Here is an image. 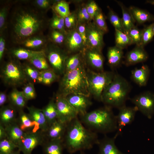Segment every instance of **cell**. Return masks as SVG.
I'll list each match as a JSON object with an SVG mask.
<instances>
[{"label":"cell","instance_id":"cell-1","mask_svg":"<svg viewBox=\"0 0 154 154\" xmlns=\"http://www.w3.org/2000/svg\"><path fill=\"white\" fill-rule=\"evenodd\" d=\"M42 13L26 6L17 8L11 20V35L14 42L21 44L27 39L38 35L46 24Z\"/></svg>","mask_w":154,"mask_h":154},{"label":"cell","instance_id":"cell-2","mask_svg":"<svg viewBox=\"0 0 154 154\" xmlns=\"http://www.w3.org/2000/svg\"><path fill=\"white\" fill-rule=\"evenodd\" d=\"M99 140L97 133L84 127L77 117L67 124L62 142L68 151L73 154L92 148Z\"/></svg>","mask_w":154,"mask_h":154},{"label":"cell","instance_id":"cell-3","mask_svg":"<svg viewBox=\"0 0 154 154\" xmlns=\"http://www.w3.org/2000/svg\"><path fill=\"white\" fill-rule=\"evenodd\" d=\"M107 106L80 116V120L86 127L97 133L106 134L117 131L116 116Z\"/></svg>","mask_w":154,"mask_h":154},{"label":"cell","instance_id":"cell-4","mask_svg":"<svg viewBox=\"0 0 154 154\" xmlns=\"http://www.w3.org/2000/svg\"><path fill=\"white\" fill-rule=\"evenodd\" d=\"M85 63L75 70L64 73L60 82L58 95L65 97L72 94L90 96Z\"/></svg>","mask_w":154,"mask_h":154},{"label":"cell","instance_id":"cell-5","mask_svg":"<svg viewBox=\"0 0 154 154\" xmlns=\"http://www.w3.org/2000/svg\"><path fill=\"white\" fill-rule=\"evenodd\" d=\"M131 89V85L125 78L115 74L112 80L102 93L101 102L105 106L119 109L125 105Z\"/></svg>","mask_w":154,"mask_h":154},{"label":"cell","instance_id":"cell-6","mask_svg":"<svg viewBox=\"0 0 154 154\" xmlns=\"http://www.w3.org/2000/svg\"><path fill=\"white\" fill-rule=\"evenodd\" d=\"M86 72L90 95L101 102L102 93L112 80L115 74L112 72H96L88 69Z\"/></svg>","mask_w":154,"mask_h":154},{"label":"cell","instance_id":"cell-7","mask_svg":"<svg viewBox=\"0 0 154 154\" xmlns=\"http://www.w3.org/2000/svg\"><path fill=\"white\" fill-rule=\"evenodd\" d=\"M1 75L5 84L10 86L21 85L26 81L27 79L23 67L15 60H10L5 64Z\"/></svg>","mask_w":154,"mask_h":154},{"label":"cell","instance_id":"cell-8","mask_svg":"<svg viewBox=\"0 0 154 154\" xmlns=\"http://www.w3.org/2000/svg\"><path fill=\"white\" fill-rule=\"evenodd\" d=\"M47 45L44 51L52 70L57 75L64 74L65 71V62L68 56L65 51L56 45Z\"/></svg>","mask_w":154,"mask_h":154},{"label":"cell","instance_id":"cell-9","mask_svg":"<svg viewBox=\"0 0 154 154\" xmlns=\"http://www.w3.org/2000/svg\"><path fill=\"white\" fill-rule=\"evenodd\" d=\"M132 103L143 115L151 119L154 114V93L150 91L142 92L130 99Z\"/></svg>","mask_w":154,"mask_h":154},{"label":"cell","instance_id":"cell-10","mask_svg":"<svg viewBox=\"0 0 154 154\" xmlns=\"http://www.w3.org/2000/svg\"><path fill=\"white\" fill-rule=\"evenodd\" d=\"M43 133L40 130L26 132L18 145V149L23 154H31L34 149L44 143Z\"/></svg>","mask_w":154,"mask_h":154},{"label":"cell","instance_id":"cell-11","mask_svg":"<svg viewBox=\"0 0 154 154\" xmlns=\"http://www.w3.org/2000/svg\"><path fill=\"white\" fill-rule=\"evenodd\" d=\"M55 102L58 112V120L67 124L77 117V112L65 97L58 94Z\"/></svg>","mask_w":154,"mask_h":154},{"label":"cell","instance_id":"cell-12","mask_svg":"<svg viewBox=\"0 0 154 154\" xmlns=\"http://www.w3.org/2000/svg\"><path fill=\"white\" fill-rule=\"evenodd\" d=\"M87 38L86 47L102 51L104 46L103 36L105 33L92 21L86 24Z\"/></svg>","mask_w":154,"mask_h":154},{"label":"cell","instance_id":"cell-13","mask_svg":"<svg viewBox=\"0 0 154 154\" xmlns=\"http://www.w3.org/2000/svg\"><path fill=\"white\" fill-rule=\"evenodd\" d=\"M118 109L119 112L116 116L117 129V132L114 136L116 138L121 134L123 128L133 121L136 113L138 111L135 106L130 107L127 106L125 105Z\"/></svg>","mask_w":154,"mask_h":154},{"label":"cell","instance_id":"cell-14","mask_svg":"<svg viewBox=\"0 0 154 154\" xmlns=\"http://www.w3.org/2000/svg\"><path fill=\"white\" fill-rule=\"evenodd\" d=\"M64 43L69 53L82 52L86 47L76 28L67 31Z\"/></svg>","mask_w":154,"mask_h":154},{"label":"cell","instance_id":"cell-15","mask_svg":"<svg viewBox=\"0 0 154 154\" xmlns=\"http://www.w3.org/2000/svg\"><path fill=\"white\" fill-rule=\"evenodd\" d=\"M83 52L85 62L99 72L104 71V58L102 51L85 47Z\"/></svg>","mask_w":154,"mask_h":154},{"label":"cell","instance_id":"cell-16","mask_svg":"<svg viewBox=\"0 0 154 154\" xmlns=\"http://www.w3.org/2000/svg\"><path fill=\"white\" fill-rule=\"evenodd\" d=\"M89 97L81 94H72L65 98L80 116L87 112V109L92 104Z\"/></svg>","mask_w":154,"mask_h":154},{"label":"cell","instance_id":"cell-17","mask_svg":"<svg viewBox=\"0 0 154 154\" xmlns=\"http://www.w3.org/2000/svg\"><path fill=\"white\" fill-rule=\"evenodd\" d=\"M148 58V55L141 46H137L126 54L124 61L125 64L127 66L134 65L144 62Z\"/></svg>","mask_w":154,"mask_h":154},{"label":"cell","instance_id":"cell-18","mask_svg":"<svg viewBox=\"0 0 154 154\" xmlns=\"http://www.w3.org/2000/svg\"><path fill=\"white\" fill-rule=\"evenodd\" d=\"M116 138H112L105 135L104 137L99 140L98 145L99 146L98 154H126L120 151L115 144Z\"/></svg>","mask_w":154,"mask_h":154},{"label":"cell","instance_id":"cell-19","mask_svg":"<svg viewBox=\"0 0 154 154\" xmlns=\"http://www.w3.org/2000/svg\"><path fill=\"white\" fill-rule=\"evenodd\" d=\"M29 114L39 129L45 133L47 131L49 126L42 109L34 107H27Z\"/></svg>","mask_w":154,"mask_h":154},{"label":"cell","instance_id":"cell-20","mask_svg":"<svg viewBox=\"0 0 154 154\" xmlns=\"http://www.w3.org/2000/svg\"><path fill=\"white\" fill-rule=\"evenodd\" d=\"M67 124L58 120L50 126L45 133L48 140H62L64 135Z\"/></svg>","mask_w":154,"mask_h":154},{"label":"cell","instance_id":"cell-21","mask_svg":"<svg viewBox=\"0 0 154 154\" xmlns=\"http://www.w3.org/2000/svg\"><path fill=\"white\" fill-rule=\"evenodd\" d=\"M150 74V70L146 65H143L140 68H135L131 72L132 80L139 86H145L148 82Z\"/></svg>","mask_w":154,"mask_h":154},{"label":"cell","instance_id":"cell-22","mask_svg":"<svg viewBox=\"0 0 154 154\" xmlns=\"http://www.w3.org/2000/svg\"><path fill=\"white\" fill-rule=\"evenodd\" d=\"M17 121L10 123L5 127L7 134V138L18 146L26 132L20 128Z\"/></svg>","mask_w":154,"mask_h":154},{"label":"cell","instance_id":"cell-23","mask_svg":"<svg viewBox=\"0 0 154 154\" xmlns=\"http://www.w3.org/2000/svg\"><path fill=\"white\" fill-rule=\"evenodd\" d=\"M123 54V49L116 46L109 47L107 53L109 66L114 68L118 67L122 62Z\"/></svg>","mask_w":154,"mask_h":154},{"label":"cell","instance_id":"cell-24","mask_svg":"<svg viewBox=\"0 0 154 154\" xmlns=\"http://www.w3.org/2000/svg\"><path fill=\"white\" fill-rule=\"evenodd\" d=\"M129 9L135 22L139 24L154 20V16L146 11L134 6H131Z\"/></svg>","mask_w":154,"mask_h":154},{"label":"cell","instance_id":"cell-25","mask_svg":"<svg viewBox=\"0 0 154 154\" xmlns=\"http://www.w3.org/2000/svg\"><path fill=\"white\" fill-rule=\"evenodd\" d=\"M85 62L83 51L68 56L65 62V72L75 70Z\"/></svg>","mask_w":154,"mask_h":154},{"label":"cell","instance_id":"cell-26","mask_svg":"<svg viewBox=\"0 0 154 154\" xmlns=\"http://www.w3.org/2000/svg\"><path fill=\"white\" fill-rule=\"evenodd\" d=\"M117 2L121 9L122 17L121 19L122 25L125 33L127 34L132 28L134 27L135 21L129 8L126 7L123 4L119 1Z\"/></svg>","mask_w":154,"mask_h":154},{"label":"cell","instance_id":"cell-27","mask_svg":"<svg viewBox=\"0 0 154 154\" xmlns=\"http://www.w3.org/2000/svg\"><path fill=\"white\" fill-rule=\"evenodd\" d=\"M15 110L10 106L2 107L0 112V124L4 127L17 121Z\"/></svg>","mask_w":154,"mask_h":154},{"label":"cell","instance_id":"cell-28","mask_svg":"<svg viewBox=\"0 0 154 154\" xmlns=\"http://www.w3.org/2000/svg\"><path fill=\"white\" fill-rule=\"evenodd\" d=\"M42 110L49 126L58 120V112L54 99H51Z\"/></svg>","mask_w":154,"mask_h":154},{"label":"cell","instance_id":"cell-29","mask_svg":"<svg viewBox=\"0 0 154 154\" xmlns=\"http://www.w3.org/2000/svg\"><path fill=\"white\" fill-rule=\"evenodd\" d=\"M11 53L17 59L28 60L36 55L45 54L43 50H35L23 48L14 49L11 51Z\"/></svg>","mask_w":154,"mask_h":154},{"label":"cell","instance_id":"cell-30","mask_svg":"<svg viewBox=\"0 0 154 154\" xmlns=\"http://www.w3.org/2000/svg\"><path fill=\"white\" fill-rule=\"evenodd\" d=\"M18 123L20 128L25 132L28 131V130L32 129L34 131H36L35 129L36 130L39 129L29 114L22 111L19 114Z\"/></svg>","mask_w":154,"mask_h":154},{"label":"cell","instance_id":"cell-31","mask_svg":"<svg viewBox=\"0 0 154 154\" xmlns=\"http://www.w3.org/2000/svg\"><path fill=\"white\" fill-rule=\"evenodd\" d=\"M47 44L46 38L38 35L27 39L21 44L25 48L30 50L40 48Z\"/></svg>","mask_w":154,"mask_h":154},{"label":"cell","instance_id":"cell-32","mask_svg":"<svg viewBox=\"0 0 154 154\" xmlns=\"http://www.w3.org/2000/svg\"><path fill=\"white\" fill-rule=\"evenodd\" d=\"M62 140H48L45 143L44 151L45 154H62Z\"/></svg>","mask_w":154,"mask_h":154},{"label":"cell","instance_id":"cell-33","mask_svg":"<svg viewBox=\"0 0 154 154\" xmlns=\"http://www.w3.org/2000/svg\"><path fill=\"white\" fill-rule=\"evenodd\" d=\"M9 98L13 105L18 108H23L26 105L27 100L22 91L13 89L10 93Z\"/></svg>","mask_w":154,"mask_h":154},{"label":"cell","instance_id":"cell-34","mask_svg":"<svg viewBox=\"0 0 154 154\" xmlns=\"http://www.w3.org/2000/svg\"><path fill=\"white\" fill-rule=\"evenodd\" d=\"M115 31V46L123 50L133 44L127 34L116 29Z\"/></svg>","mask_w":154,"mask_h":154},{"label":"cell","instance_id":"cell-35","mask_svg":"<svg viewBox=\"0 0 154 154\" xmlns=\"http://www.w3.org/2000/svg\"><path fill=\"white\" fill-rule=\"evenodd\" d=\"M53 3V10L58 15L64 18L71 13L68 2L64 1H55Z\"/></svg>","mask_w":154,"mask_h":154},{"label":"cell","instance_id":"cell-36","mask_svg":"<svg viewBox=\"0 0 154 154\" xmlns=\"http://www.w3.org/2000/svg\"><path fill=\"white\" fill-rule=\"evenodd\" d=\"M58 78V75L52 70L49 69L40 71L37 82L45 85H49L55 81Z\"/></svg>","mask_w":154,"mask_h":154},{"label":"cell","instance_id":"cell-37","mask_svg":"<svg viewBox=\"0 0 154 154\" xmlns=\"http://www.w3.org/2000/svg\"><path fill=\"white\" fill-rule=\"evenodd\" d=\"M28 60L33 66L37 69L42 70L49 69V64L45 54L36 55Z\"/></svg>","mask_w":154,"mask_h":154},{"label":"cell","instance_id":"cell-38","mask_svg":"<svg viewBox=\"0 0 154 154\" xmlns=\"http://www.w3.org/2000/svg\"><path fill=\"white\" fill-rule=\"evenodd\" d=\"M49 24L52 29L58 30L66 34L67 31L65 26L64 18L58 15L54 11L53 16L49 21Z\"/></svg>","mask_w":154,"mask_h":154},{"label":"cell","instance_id":"cell-39","mask_svg":"<svg viewBox=\"0 0 154 154\" xmlns=\"http://www.w3.org/2000/svg\"><path fill=\"white\" fill-rule=\"evenodd\" d=\"M75 12L78 23L86 24L92 21L87 11L86 4L81 5Z\"/></svg>","mask_w":154,"mask_h":154},{"label":"cell","instance_id":"cell-40","mask_svg":"<svg viewBox=\"0 0 154 154\" xmlns=\"http://www.w3.org/2000/svg\"><path fill=\"white\" fill-rule=\"evenodd\" d=\"M16 148L18 146L7 138L0 140V154H9Z\"/></svg>","mask_w":154,"mask_h":154},{"label":"cell","instance_id":"cell-41","mask_svg":"<svg viewBox=\"0 0 154 154\" xmlns=\"http://www.w3.org/2000/svg\"><path fill=\"white\" fill-rule=\"evenodd\" d=\"M108 17L111 24L116 29L125 33L124 31L121 22V19L112 10L109 9Z\"/></svg>","mask_w":154,"mask_h":154},{"label":"cell","instance_id":"cell-42","mask_svg":"<svg viewBox=\"0 0 154 154\" xmlns=\"http://www.w3.org/2000/svg\"><path fill=\"white\" fill-rule=\"evenodd\" d=\"M127 34L130 38L133 44H135L137 46H141L142 30H141L135 26L131 29Z\"/></svg>","mask_w":154,"mask_h":154},{"label":"cell","instance_id":"cell-43","mask_svg":"<svg viewBox=\"0 0 154 154\" xmlns=\"http://www.w3.org/2000/svg\"><path fill=\"white\" fill-rule=\"evenodd\" d=\"M93 21L105 33L108 32V29L105 19L100 9L95 15Z\"/></svg>","mask_w":154,"mask_h":154},{"label":"cell","instance_id":"cell-44","mask_svg":"<svg viewBox=\"0 0 154 154\" xmlns=\"http://www.w3.org/2000/svg\"><path fill=\"white\" fill-rule=\"evenodd\" d=\"M154 36L153 23L145 27L142 30L141 46L144 47L150 42Z\"/></svg>","mask_w":154,"mask_h":154},{"label":"cell","instance_id":"cell-45","mask_svg":"<svg viewBox=\"0 0 154 154\" xmlns=\"http://www.w3.org/2000/svg\"><path fill=\"white\" fill-rule=\"evenodd\" d=\"M64 19L65 26L67 31L76 28L78 22L75 11L71 13Z\"/></svg>","mask_w":154,"mask_h":154},{"label":"cell","instance_id":"cell-46","mask_svg":"<svg viewBox=\"0 0 154 154\" xmlns=\"http://www.w3.org/2000/svg\"><path fill=\"white\" fill-rule=\"evenodd\" d=\"M66 34L58 30L52 29L50 37L51 40L56 44L61 45L64 42Z\"/></svg>","mask_w":154,"mask_h":154},{"label":"cell","instance_id":"cell-47","mask_svg":"<svg viewBox=\"0 0 154 154\" xmlns=\"http://www.w3.org/2000/svg\"><path fill=\"white\" fill-rule=\"evenodd\" d=\"M8 5L3 6L0 10V33L2 34L6 27V20L9 11Z\"/></svg>","mask_w":154,"mask_h":154},{"label":"cell","instance_id":"cell-48","mask_svg":"<svg viewBox=\"0 0 154 154\" xmlns=\"http://www.w3.org/2000/svg\"><path fill=\"white\" fill-rule=\"evenodd\" d=\"M24 95L27 100L35 98L36 96L35 91L33 84L29 82L23 88L22 91Z\"/></svg>","mask_w":154,"mask_h":154},{"label":"cell","instance_id":"cell-49","mask_svg":"<svg viewBox=\"0 0 154 154\" xmlns=\"http://www.w3.org/2000/svg\"><path fill=\"white\" fill-rule=\"evenodd\" d=\"M23 68L27 76L33 80L37 81L40 72L37 69L29 65H26Z\"/></svg>","mask_w":154,"mask_h":154},{"label":"cell","instance_id":"cell-50","mask_svg":"<svg viewBox=\"0 0 154 154\" xmlns=\"http://www.w3.org/2000/svg\"><path fill=\"white\" fill-rule=\"evenodd\" d=\"M87 11L93 21L95 15L100 8L94 1H90L86 4Z\"/></svg>","mask_w":154,"mask_h":154},{"label":"cell","instance_id":"cell-51","mask_svg":"<svg viewBox=\"0 0 154 154\" xmlns=\"http://www.w3.org/2000/svg\"><path fill=\"white\" fill-rule=\"evenodd\" d=\"M76 29L79 34L81 37L86 47L87 43L86 24L78 23Z\"/></svg>","mask_w":154,"mask_h":154},{"label":"cell","instance_id":"cell-52","mask_svg":"<svg viewBox=\"0 0 154 154\" xmlns=\"http://www.w3.org/2000/svg\"><path fill=\"white\" fill-rule=\"evenodd\" d=\"M52 1L48 0H37L34 1L35 5L42 10H46L49 8Z\"/></svg>","mask_w":154,"mask_h":154},{"label":"cell","instance_id":"cell-53","mask_svg":"<svg viewBox=\"0 0 154 154\" xmlns=\"http://www.w3.org/2000/svg\"><path fill=\"white\" fill-rule=\"evenodd\" d=\"M5 40L3 34H0V60L3 57L5 49Z\"/></svg>","mask_w":154,"mask_h":154},{"label":"cell","instance_id":"cell-54","mask_svg":"<svg viewBox=\"0 0 154 154\" xmlns=\"http://www.w3.org/2000/svg\"><path fill=\"white\" fill-rule=\"evenodd\" d=\"M7 137V134L5 127L0 124V140Z\"/></svg>","mask_w":154,"mask_h":154},{"label":"cell","instance_id":"cell-55","mask_svg":"<svg viewBox=\"0 0 154 154\" xmlns=\"http://www.w3.org/2000/svg\"><path fill=\"white\" fill-rule=\"evenodd\" d=\"M7 97L5 93L1 92L0 93V106H3L6 101Z\"/></svg>","mask_w":154,"mask_h":154},{"label":"cell","instance_id":"cell-56","mask_svg":"<svg viewBox=\"0 0 154 154\" xmlns=\"http://www.w3.org/2000/svg\"><path fill=\"white\" fill-rule=\"evenodd\" d=\"M147 3L154 5V0H148L146 1Z\"/></svg>","mask_w":154,"mask_h":154},{"label":"cell","instance_id":"cell-57","mask_svg":"<svg viewBox=\"0 0 154 154\" xmlns=\"http://www.w3.org/2000/svg\"><path fill=\"white\" fill-rule=\"evenodd\" d=\"M20 151L18 149L17 151H15V150L9 154H20Z\"/></svg>","mask_w":154,"mask_h":154},{"label":"cell","instance_id":"cell-58","mask_svg":"<svg viewBox=\"0 0 154 154\" xmlns=\"http://www.w3.org/2000/svg\"><path fill=\"white\" fill-rule=\"evenodd\" d=\"M153 29L154 32V23H153Z\"/></svg>","mask_w":154,"mask_h":154},{"label":"cell","instance_id":"cell-59","mask_svg":"<svg viewBox=\"0 0 154 154\" xmlns=\"http://www.w3.org/2000/svg\"><path fill=\"white\" fill-rule=\"evenodd\" d=\"M80 154H86L83 151H82Z\"/></svg>","mask_w":154,"mask_h":154},{"label":"cell","instance_id":"cell-60","mask_svg":"<svg viewBox=\"0 0 154 154\" xmlns=\"http://www.w3.org/2000/svg\"><path fill=\"white\" fill-rule=\"evenodd\" d=\"M153 67H154V64H153Z\"/></svg>","mask_w":154,"mask_h":154}]
</instances>
